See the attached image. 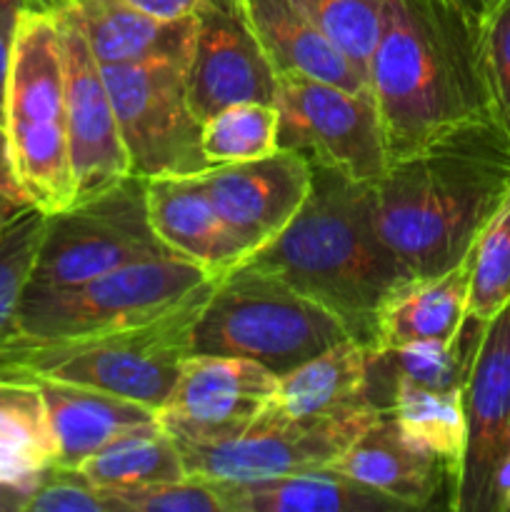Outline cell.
I'll return each instance as SVG.
<instances>
[{"mask_svg":"<svg viewBox=\"0 0 510 512\" xmlns=\"http://www.w3.org/2000/svg\"><path fill=\"white\" fill-rule=\"evenodd\" d=\"M45 220L43 210L28 205L0 233V350L18 335V305L43 240Z\"/></svg>","mask_w":510,"mask_h":512,"instance_id":"f546056e","label":"cell"},{"mask_svg":"<svg viewBox=\"0 0 510 512\" xmlns=\"http://www.w3.org/2000/svg\"><path fill=\"white\" fill-rule=\"evenodd\" d=\"M455 3H460L465 10H470L473 15H478V18H485V15H488L490 10L498 5V0H455Z\"/></svg>","mask_w":510,"mask_h":512,"instance_id":"60d3db41","label":"cell"},{"mask_svg":"<svg viewBox=\"0 0 510 512\" xmlns=\"http://www.w3.org/2000/svg\"><path fill=\"white\" fill-rule=\"evenodd\" d=\"M383 410L360 408L325 420H283L265 410L238 438L178 445L185 473L208 480H260L330 468Z\"/></svg>","mask_w":510,"mask_h":512,"instance_id":"8fae6325","label":"cell"},{"mask_svg":"<svg viewBox=\"0 0 510 512\" xmlns=\"http://www.w3.org/2000/svg\"><path fill=\"white\" fill-rule=\"evenodd\" d=\"M113 512H223L213 483L188 475L173 483L105 490Z\"/></svg>","mask_w":510,"mask_h":512,"instance_id":"d6a6232c","label":"cell"},{"mask_svg":"<svg viewBox=\"0 0 510 512\" xmlns=\"http://www.w3.org/2000/svg\"><path fill=\"white\" fill-rule=\"evenodd\" d=\"M338 473L388 495L405 510H453V470L405 438L393 415L383 413L330 465Z\"/></svg>","mask_w":510,"mask_h":512,"instance_id":"e0dca14e","label":"cell"},{"mask_svg":"<svg viewBox=\"0 0 510 512\" xmlns=\"http://www.w3.org/2000/svg\"><path fill=\"white\" fill-rule=\"evenodd\" d=\"M35 383L43 390L45 408L53 425L55 463L68 468H80L90 455L123 435L160 425L158 410L135 400L55 380Z\"/></svg>","mask_w":510,"mask_h":512,"instance_id":"ffe728a7","label":"cell"},{"mask_svg":"<svg viewBox=\"0 0 510 512\" xmlns=\"http://www.w3.org/2000/svg\"><path fill=\"white\" fill-rule=\"evenodd\" d=\"M220 3H228V0H220Z\"/></svg>","mask_w":510,"mask_h":512,"instance_id":"7bdbcfd3","label":"cell"},{"mask_svg":"<svg viewBox=\"0 0 510 512\" xmlns=\"http://www.w3.org/2000/svg\"><path fill=\"white\" fill-rule=\"evenodd\" d=\"M213 275L183 258H155L65 288H28L18 305V340H55L140 323L178 305ZM13 338V340H15Z\"/></svg>","mask_w":510,"mask_h":512,"instance_id":"52a82bcc","label":"cell"},{"mask_svg":"<svg viewBox=\"0 0 510 512\" xmlns=\"http://www.w3.org/2000/svg\"><path fill=\"white\" fill-rule=\"evenodd\" d=\"M3 125L15 175L30 205L55 215L75 203L65 118L63 50L48 0H23L8 83Z\"/></svg>","mask_w":510,"mask_h":512,"instance_id":"5b68a950","label":"cell"},{"mask_svg":"<svg viewBox=\"0 0 510 512\" xmlns=\"http://www.w3.org/2000/svg\"><path fill=\"white\" fill-rule=\"evenodd\" d=\"M278 108L270 103H238L210 115L200 128L208 168L250 163L273 155L278 145Z\"/></svg>","mask_w":510,"mask_h":512,"instance_id":"f1b7e54d","label":"cell"},{"mask_svg":"<svg viewBox=\"0 0 510 512\" xmlns=\"http://www.w3.org/2000/svg\"><path fill=\"white\" fill-rule=\"evenodd\" d=\"M55 463V435L35 380L0 375V483L28 485Z\"/></svg>","mask_w":510,"mask_h":512,"instance_id":"484cf974","label":"cell"},{"mask_svg":"<svg viewBox=\"0 0 510 512\" xmlns=\"http://www.w3.org/2000/svg\"><path fill=\"white\" fill-rule=\"evenodd\" d=\"M23 0H0V123H3L5 83H8L10 55H13L15 28H18Z\"/></svg>","mask_w":510,"mask_h":512,"instance_id":"d590c367","label":"cell"},{"mask_svg":"<svg viewBox=\"0 0 510 512\" xmlns=\"http://www.w3.org/2000/svg\"><path fill=\"white\" fill-rule=\"evenodd\" d=\"M85 38L100 65L183 63L195 40V15L158 20L125 0H75Z\"/></svg>","mask_w":510,"mask_h":512,"instance_id":"7402d4cb","label":"cell"},{"mask_svg":"<svg viewBox=\"0 0 510 512\" xmlns=\"http://www.w3.org/2000/svg\"><path fill=\"white\" fill-rule=\"evenodd\" d=\"M60 33L65 75V118H68L70 168L75 203L95 198L130 173V160L120 138L103 70L85 38L75 0H48Z\"/></svg>","mask_w":510,"mask_h":512,"instance_id":"7c38bea8","label":"cell"},{"mask_svg":"<svg viewBox=\"0 0 510 512\" xmlns=\"http://www.w3.org/2000/svg\"><path fill=\"white\" fill-rule=\"evenodd\" d=\"M30 488L28 485L0 483V512H25Z\"/></svg>","mask_w":510,"mask_h":512,"instance_id":"ab89813d","label":"cell"},{"mask_svg":"<svg viewBox=\"0 0 510 512\" xmlns=\"http://www.w3.org/2000/svg\"><path fill=\"white\" fill-rule=\"evenodd\" d=\"M368 78L390 0H293Z\"/></svg>","mask_w":510,"mask_h":512,"instance_id":"4dcf8cb0","label":"cell"},{"mask_svg":"<svg viewBox=\"0 0 510 512\" xmlns=\"http://www.w3.org/2000/svg\"><path fill=\"white\" fill-rule=\"evenodd\" d=\"M263 48L275 75H300L348 90H370L363 70L293 3L228 0Z\"/></svg>","mask_w":510,"mask_h":512,"instance_id":"ac0fdd59","label":"cell"},{"mask_svg":"<svg viewBox=\"0 0 510 512\" xmlns=\"http://www.w3.org/2000/svg\"><path fill=\"white\" fill-rule=\"evenodd\" d=\"M473 253L475 248L445 273L410 278L403 288L395 290L378 318L373 350L455 338L468 320Z\"/></svg>","mask_w":510,"mask_h":512,"instance_id":"cb8c5ba5","label":"cell"},{"mask_svg":"<svg viewBox=\"0 0 510 512\" xmlns=\"http://www.w3.org/2000/svg\"><path fill=\"white\" fill-rule=\"evenodd\" d=\"M223 512H408L333 468L260 480H215Z\"/></svg>","mask_w":510,"mask_h":512,"instance_id":"44dd1931","label":"cell"},{"mask_svg":"<svg viewBox=\"0 0 510 512\" xmlns=\"http://www.w3.org/2000/svg\"><path fill=\"white\" fill-rule=\"evenodd\" d=\"M275 108L280 115L278 145L300 153L313 168L333 170L358 185L375 183L388 170V150L370 90L280 75Z\"/></svg>","mask_w":510,"mask_h":512,"instance_id":"9c48e42d","label":"cell"},{"mask_svg":"<svg viewBox=\"0 0 510 512\" xmlns=\"http://www.w3.org/2000/svg\"><path fill=\"white\" fill-rule=\"evenodd\" d=\"M490 512H510V435L500 453L490 485Z\"/></svg>","mask_w":510,"mask_h":512,"instance_id":"f35d334b","label":"cell"},{"mask_svg":"<svg viewBox=\"0 0 510 512\" xmlns=\"http://www.w3.org/2000/svg\"><path fill=\"white\" fill-rule=\"evenodd\" d=\"M348 338L338 318L318 303L235 265L213 278L193 328V353L255 360L280 378Z\"/></svg>","mask_w":510,"mask_h":512,"instance_id":"8992f818","label":"cell"},{"mask_svg":"<svg viewBox=\"0 0 510 512\" xmlns=\"http://www.w3.org/2000/svg\"><path fill=\"white\" fill-rule=\"evenodd\" d=\"M23 208H28V205H18V203H10V200L0 198V233H3L5 225H8L10 220H13Z\"/></svg>","mask_w":510,"mask_h":512,"instance_id":"b9f144b4","label":"cell"},{"mask_svg":"<svg viewBox=\"0 0 510 512\" xmlns=\"http://www.w3.org/2000/svg\"><path fill=\"white\" fill-rule=\"evenodd\" d=\"M25 512H113L108 493L95 488L80 468L53 463L30 488Z\"/></svg>","mask_w":510,"mask_h":512,"instance_id":"836d02e7","label":"cell"},{"mask_svg":"<svg viewBox=\"0 0 510 512\" xmlns=\"http://www.w3.org/2000/svg\"><path fill=\"white\" fill-rule=\"evenodd\" d=\"M213 278L178 305L140 323L55 340H18L0 350V375L105 390L160 410L193 355V328Z\"/></svg>","mask_w":510,"mask_h":512,"instance_id":"277c9868","label":"cell"},{"mask_svg":"<svg viewBox=\"0 0 510 512\" xmlns=\"http://www.w3.org/2000/svg\"><path fill=\"white\" fill-rule=\"evenodd\" d=\"M368 345L348 338L280 375L268 413L283 420H325L373 408L365 398Z\"/></svg>","mask_w":510,"mask_h":512,"instance_id":"603a6c76","label":"cell"},{"mask_svg":"<svg viewBox=\"0 0 510 512\" xmlns=\"http://www.w3.org/2000/svg\"><path fill=\"white\" fill-rule=\"evenodd\" d=\"M368 88L390 163L465 128L500 125L483 18L455 0H390Z\"/></svg>","mask_w":510,"mask_h":512,"instance_id":"6da1fadb","label":"cell"},{"mask_svg":"<svg viewBox=\"0 0 510 512\" xmlns=\"http://www.w3.org/2000/svg\"><path fill=\"white\" fill-rule=\"evenodd\" d=\"M120 138L138 178L200 175L208 170L200 123L185 88L183 63L100 65Z\"/></svg>","mask_w":510,"mask_h":512,"instance_id":"30bf717a","label":"cell"},{"mask_svg":"<svg viewBox=\"0 0 510 512\" xmlns=\"http://www.w3.org/2000/svg\"><path fill=\"white\" fill-rule=\"evenodd\" d=\"M235 265L318 303L370 350L385 303L413 278L375 233L365 185L325 168H313L308 200L288 228Z\"/></svg>","mask_w":510,"mask_h":512,"instance_id":"3957f363","label":"cell"},{"mask_svg":"<svg viewBox=\"0 0 510 512\" xmlns=\"http://www.w3.org/2000/svg\"><path fill=\"white\" fill-rule=\"evenodd\" d=\"M483 40L498 118L510 138V0H498V5L485 15Z\"/></svg>","mask_w":510,"mask_h":512,"instance_id":"e575fe53","label":"cell"},{"mask_svg":"<svg viewBox=\"0 0 510 512\" xmlns=\"http://www.w3.org/2000/svg\"><path fill=\"white\" fill-rule=\"evenodd\" d=\"M0 198L18 205H30L28 195H25L23 185H20L18 175H15L13 155H10V140L3 123H0Z\"/></svg>","mask_w":510,"mask_h":512,"instance_id":"8d00e7d4","label":"cell"},{"mask_svg":"<svg viewBox=\"0 0 510 512\" xmlns=\"http://www.w3.org/2000/svg\"><path fill=\"white\" fill-rule=\"evenodd\" d=\"M368 213L385 248L413 278L455 268L510 200V138L475 125L388 165L365 185Z\"/></svg>","mask_w":510,"mask_h":512,"instance_id":"7a4b0ae2","label":"cell"},{"mask_svg":"<svg viewBox=\"0 0 510 512\" xmlns=\"http://www.w3.org/2000/svg\"><path fill=\"white\" fill-rule=\"evenodd\" d=\"M483 325L468 315L463 330L450 340H423L403 348L370 350L365 383L368 403L388 413L390 388L398 380L438 393H463Z\"/></svg>","mask_w":510,"mask_h":512,"instance_id":"d4e9b609","label":"cell"},{"mask_svg":"<svg viewBox=\"0 0 510 512\" xmlns=\"http://www.w3.org/2000/svg\"><path fill=\"white\" fill-rule=\"evenodd\" d=\"M463 408L465 453L453 512H490L495 465L510 435V303L483 325Z\"/></svg>","mask_w":510,"mask_h":512,"instance_id":"5bb4252c","label":"cell"},{"mask_svg":"<svg viewBox=\"0 0 510 512\" xmlns=\"http://www.w3.org/2000/svg\"><path fill=\"white\" fill-rule=\"evenodd\" d=\"M155 258H175L148 218L145 180L128 175L95 198L48 215L28 288H65Z\"/></svg>","mask_w":510,"mask_h":512,"instance_id":"ba28073f","label":"cell"},{"mask_svg":"<svg viewBox=\"0 0 510 512\" xmlns=\"http://www.w3.org/2000/svg\"><path fill=\"white\" fill-rule=\"evenodd\" d=\"M148 218L175 258L190 260L213 278L243 260V248L225 228L200 175H160L145 180Z\"/></svg>","mask_w":510,"mask_h":512,"instance_id":"d6986e66","label":"cell"},{"mask_svg":"<svg viewBox=\"0 0 510 512\" xmlns=\"http://www.w3.org/2000/svg\"><path fill=\"white\" fill-rule=\"evenodd\" d=\"M80 470L100 490H128L188 478L183 453L160 425L123 435L90 455Z\"/></svg>","mask_w":510,"mask_h":512,"instance_id":"4316f807","label":"cell"},{"mask_svg":"<svg viewBox=\"0 0 510 512\" xmlns=\"http://www.w3.org/2000/svg\"><path fill=\"white\" fill-rule=\"evenodd\" d=\"M125 3L158 20H183L193 18L205 0H125Z\"/></svg>","mask_w":510,"mask_h":512,"instance_id":"74e56055","label":"cell"},{"mask_svg":"<svg viewBox=\"0 0 510 512\" xmlns=\"http://www.w3.org/2000/svg\"><path fill=\"white\" fill-rule=\"evenodd\" d=\"M388 413L405 438L438 455L453 470L455 480L460 478L465 453L463 393H438L398 380L390 388Z\"/></svg>","mask_w":510,"mask_h":512,"instance_id":"83f0119b","label":"cell"},{"mask_svg":"<svg viewBox=\"0 0 510 512\" xmlns=\"http://www.w3.org/2000/svg\"><path fill=\"white\" fill-rule=\"evenodd\" d=\"M510 303V200L475 243L470 273V318L488 323Z\"/></svg>","mask_w":510,"mask_h":512,"instance_id":"1f68e13d","label":"cell"},{"mask_svg":"<svg viewBox=\"0 0 510 512\" xmlns=\"http://www.w3.org/2000/svg\"><path fill=\"white\" fill-rule=\"evenodd\" d=\"M185 88L200 123L238 103L275 105L278 75L245 20L228 3L205 0L195 13Z\"/></svg>","mask_w":510,"mask_h":512,"instance_id":"9a60e30c","label":"cell"},{"mask_svg":"<svg viewBox=\"0 0 510 512\" xmlns=\"http://www.w3.org/2000/svg\"><path fill=\"white\" fill-rule=\"evenodd\" d=\"M275 388L278 375L255 360L193 353L183 360L158 423L178 445L238 438L263 418Z\"/></svg>","mask_w":510,"mask_h":512,"instance_id":"4fadbf2b","label":"cell"},{"mask_svg":"<svg viewBox=\"0 0 510 512\" xmlns=\"http://www.w3.org/2000/svg\"><path fill=\"white\" fill-rule=\"evenodd\" d=\"M205 188L243 258L283 233L308 200L313 165L293 150L203 173Z\"/></svg>","mask_w":510,"mask_h":512,"instance_id":"2e32d148","label":"cell"}]
</instances>
